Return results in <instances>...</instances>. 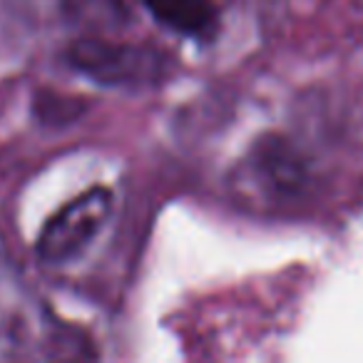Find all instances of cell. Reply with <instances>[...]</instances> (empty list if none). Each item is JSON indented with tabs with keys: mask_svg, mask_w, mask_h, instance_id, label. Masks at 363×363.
<instances>
[{
	"mask_svg": "<svg viewBox=\"0 0 363 363\" xmlns=\"http://www.w3.org/2000/svg\"><path fill=\"white\" fill-rule=\"evenodd\" d=\"M65 62L72 72L100 87L147 90L157 87L174 72V57L145 43L110 40L85 35L65 48Z\"/></svg>",
	"mask_w": 363,
	"mask_h": 363,
	"instance_id": "6da1fadb",
	"label": "cell"
},
{
	"mask_svg": "<svg viewBox=\"0 0 363 363\" xmlns=\"http://www.w3.org/2000/svg\"><path fill=\"white\" fill-rule=\"evenodd\" d=\"M311 184V164L296 142L286 135L259 137L244 152L242 162L232 174V187L252 199L277 207L291 204L306 194Z\"/></svg>",
	"mask_w": 363,
	"mask_h": 363,
	"instance_id": "7a4b0ae2",
	"label": "cell"
},
{
	"mask_svg": "<svg viewBox=\"0 0 363 363\" xmlns=\"http://www.w3.org/2000/svg\"><path fill=\"white\" fill-rule=\"evenodd\" d=\"M115 214V194L107 187H90L62 204L45 222L35 254L45 267H67L97 242Z\"/></svg>",
	"mask_w": 363,
	"mask_h": 363,
	"instance_id": "3957f363",
	"label": "cell"
},
{
	"mask_svg": "<svg viewBox=\"0 0 363 363\" xmlns=\"http://www.w3.org/2000/svg\"><path fill=\"white\" fill-rule=\"evenodd\" d=\"M152 21L169 33L207 43L219 30V11L214 0H145Z\"/></svg>",
	"mask_w": 363,
	"mask_h": 363,
	"instance_id": "277c9868",
	"label": "cell"
}]
</instances>
